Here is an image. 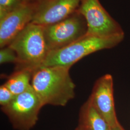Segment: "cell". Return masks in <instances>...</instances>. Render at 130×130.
Instances as JSON below:
<instances>
[{
	"mask_svg": "<svg viewBox=\"0 0 130 130\" xmlns=\"http://www.w3.org/2000/svg\"><path fill=\"white\" fill-rule=\"evenodd\" d=\"M113 86L111 75H103L95 82L88 99L112 128L120 123L115 110Z\"/></svg>",
	"mask_w": 130,
	"mask_h": 130,
	"instance_id": "7",
	"label": "cell"
},
{
	"mask_svg": "<svg viewBox=\"0 0 130 130\" xmlns=\"http://www.w3.org/2000/svg\"><path fill=\"white\" fill-rule=\"evenodd\" d=\"M33 71L26 69L15 70L4 84L15 96L24 93L31 87Z\"/></svg>",
	"mask_w": 130,
	"mask_h": 130,
	"instance_id": "11",
	"label": "cell"
},
{
	"mask_svg": "<svg viewBox=\"0 0 130 130\" xmlns=\"http://www.w3.org/2000/svg\"><path fill=\"white\" fill-rule=\"evenodd\" d=\"M75 130H80V129L79 128V127H78Z\"/></svg>",
	"mask_w": 130,
	"mask_h": 130,
	"instance_id": "16",
	"label": "cell"
},
{
	"mask_svg": "<svg viewBox=\"0 0 130 130\" xmlns=\"http://www.w3.org/2000/svg\"><path fill=\"white\" fill-rule=\"evenodd\" d=\"M36 5L25 2L0 19V47L7 46L31 22Z\"/></svg>",
	"mask_w": 130,
	"mask_h": 130,
	"instance_id": "9",
	"label": "cell"
},
{
	"mask_svg": "<svg viewBox=\"0 0 130 130\" xmlns=\"http://www.w3.org/2000/svg\"><path fill=\"white\" fill-rule=\"evenodd\" d=\"M77 11L86 22V34L108 37L124 34L121 26L107 12L99 0H81Z\"/></svg>",
	"mask_w": 130,
	"mask_h": 130,
	"instance_id": "6",
	"label": "cell"
},
{
	"mask_svg": "<svg viewBox=\"0 0 130 130\" xmlns=\"http://www.w3.org/2000/svg\"><path fill=\"white\" fill-rule=\"evenodd\" d=\"M112 130H125L122 127V126L121 125V124L119 123L118 125H117L115 127L112 128Z\"/></svg>",
	"mask_w": 130,
	"mask_h": 130,
	"instance_id": "15",
	"label": "cell"
},
{
	"mask_svg": "<svg viewBox=\"0 0 130 130\" xmlns=\"http://www.w3.org/2000/svg\"><path fill=\"white\" fill-rule=\"evenodd\" d=\"M43 104L32 87L16 95L8 105L1 107L14 129L29 130L36 124Z\"/></svg>",
	"mask_w": 130,
	"mask_h": 130,
	"instance_id": "4",
	"label": "cell"
},
{
	"mask_svg": "<svg viewBox=\"0 0 130 130\" xmlns=\"http://www.w3.org/2000/svg\"><path fill=\"white\" fill-rule=\"evenodd\" d=\"M79 128L81 130H112V128L87 100L80 107Z\"/></svg>",
	"mask_w": 130,
	"mask_h": 130,
	"instance_id": "10",
	"label": "cell"
},
{
	"mask_svg": "<svg viewBox=\"0 0 130 130\" xmlns=\"http://www.w3.org/2000/svg\"><path fill=\"white\" fill-rule=\"evenodd\" d=\"M18 61L16 53L9 46L1 48L0 50V64L14 63L15 64Z\"/></svg>",
	"mask_w": 130,
	"mask_h": 130,
	"instance_id": "13",
	"label": "cell"
},
{
	"mask_svg": "<svg viewBox=\"0 0 130 130\" xmlns=\"http://www.w3.org/2000/svg\"><path fill=\"white\" fill-rule=\"evenodd\" d=\"M124 34L102 37L85 35L76 41L60 49L49 52L42 66L70 68L85 56L104 49H110L122 42Z\"/></svg>",
	"mask_w": 130,
	"mask_h": 130,
	"instance_id": "3",
	"label": "cell"
},
{
	"mask_svg": "<svg viewBox=\"0 0 130 130\" xmlns=\"http://www.w3.org/2000/svg\"><path fill=\"white\" fill-rule=\"evenodd\" d=\"M87 26L78 11L64 20L44 27V34L50 52L67 46L86 35Z\"/></svg>",
	"mask_w": 130,
	"mask_h": 130,
	"instance_id": "5",
	"label": "cell"
},
{
	"mask_svg": "<svg viewBox=\"0 0 130 130\" xmlns=\"http://www.w3.org/2000/svg\"><path fill=\"white\" fill-rule=\"evenodd\" d=\"M16 53L15 70H33L42 66L50 51L44 34V27L29 23L8 45Z\"/></svg>",
	"mask_w": 130,
	"mask_h": 130,
	"instance_id": "2",
	"label": "cell"
},
{
	"mask_svg": "<svg viewBox=\"0 0 130 130\" xmlns=\"http://www.w3.org/2000/svg\"><path fill=\"white\" fill-rule=\"evenodd\" d=\"M15 95L12 93L5 84L0 87V105L1 107H5L8 105L15 98Z\"/></svg>",
	"mask_w": 130,
	"mask_h": 130,
	"instance_id": "14",
	"label": "cell"
},
{
	"mask_svg": "<svg viewBox=\"0 0 130 130\" xmlns=\"http://www.w3.org/2000/svg\"><path fill=\"white\" fill-rule=\"evenodd\" d=\"M24 0H0V19L22 5Z\"/></svg>",
	"mask_w": 130,
	"mask_h": 130,
	"instance_id": "12",
	"label": "cell"
},
{
	"mask_svg": "<svg viewBox=\"0 0 130 130\" xmlns=\"http://www.w3.org/2000/svg\"><path fill=\"white\" fill-rule=\"evenodd\" d=\"M70 68L42 66L33 70L31 86L43 106L64 107L75 96L76 85Z\"/></svg>",
	"mask_w": 130,
	"mask_h": 130,
	"instance_id": "1",
	"label": "cell"
},
{
	"mask_svg": "<svg viewBox=\"0 0 130 130\" xmlns=\"http://www.w3.org/2000/svg\"><path fill=\"white\" fill-rule=\"evenodd\" d=\"M25 2H29V1H30V0H24Z\"/></svg>",
	"mask_w": 130,
	"mask_h": 130,
	"instance_id": "17",
	"label": "cell"
},
{
	"mask_svg": "<svg viewBox=\"0 0 130 130\" xmlns=\"http://www.w3.org/2000/svg\"><path fill=\"white\" fill-rule=\"evenodd\" d=\"M81 0H42L36 5L30 23L45 27L58 23L77 11Z\"/></svg>",
	"mask_w": 130,
	"mask_h": 130,
	"instance_id": "8",
	"label": "cell"
}]
</instances>
